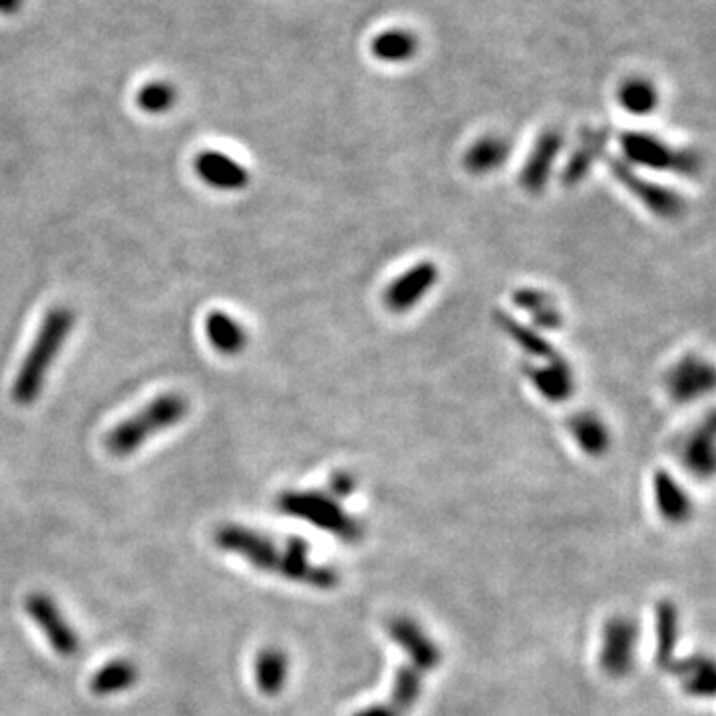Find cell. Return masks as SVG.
<instances>
[{
  "mask_svg": "<svg viewBox=\"0 0 716 716\" xmlns=\"http://www.w3.org/2000/svg\"><path fill=\"white\" fill-rule=\"evenodd\" d=\"M619 158L643 174L697 178L703 172L701 156L691 148H681L665 138L629 130L619 136Z\"/></svg>",
  "mask_w": 716,
  "mask_h": 716,
  "instance_id": "5b68a950",
  "label": "cell"
},
{
  "mask_svg": "<svg viewBox=\"0 0 716 716\" xmlns=\"http://www.w3.org/2000/svg\"><path fill=\"white\" fill-rule=\"evenodd\" d=\"M715 366L699 353H687L677 358L663 376V386L671 402L691 406L715 388Z\"/></svg>",
  "mask_w": 716,
  "mask_h": 716,
  "instance_id": "9c48e42d",
  "label": "cell"
},
{
  "mask_svg": "<svg viewBox=\"0 0 716 716\" xmlns=\"http://www.w3.org/2000/svg\"><path fill=\"white\" fill-rule=\"evenodd\" d=\"M494 319H496V325L500 327V331H502L526 357L532 358L534 362H537V360H549V358H555L557 355H561L545 335H541L534 327L522 323L518 317L510 315L508 311L498 309V311L494 313Z\"/></svg>",
  "mask_w": 716,
  "mask_h": 716,
  "instance_id": "44dd1931",
  "label": "cell"
},
{
  "mask_svg": "<svg viewBox=\"0 0 716 716\" xmlns=\"http://www.w3.org/2000/svg\"><path fill=\"white\" fill-rule=\"evenodd\" d=\"M567 432L575 446L589 458H603L613 444L607 422L591 410H579L567 420Z\"/></svg>",
  "mask_w": 716,
  "mask_h": 716,
  "instance_id": "d6986e66",
  "label": "cell"
},
{
  "mask_svg": "<svg viewBox=\"0 0 716 716\" xmlns=\"http://www.w3.org/2000/svg\"><path fill=\"white\" fill-rule=\"evenodd\" d=\"M617 100H619V106L629 116L645 118V116L655 114V110L659 108L661 96L653 82H649L645 78H631L621 84V88L617 92Z\"/></svg>",
  "mask_w": 716,
  "mask_h": 716,
  "instance_id": "4316f807",
  "label": "cell"
},
{
  "mask_svg": "<svg viewBox=\"0 0 716 716\" xmlns=\"http://www.w3.org/2000/svg\"><path fill=\"white\" fill-rule=\"evenodd\" d=\"M565 148V138L559 130H545L541 132L528 152L520 172L518 183L524 193L528 195H541L559 166V158Z\"/></svg>",
  "mask_w": 716,
  "mask_h": 716,
  "instance_id": "7c38bea8",
  "label": "cell"
},
{
  "mask_svg": "<svg viewBox=\"0 0 716 716\" xmlns=\"http://www.w3.org/2000/svg\"><path fill=\"white\" fill-rule=\"evenodd\" d=\"M609 132L603 128H585L577 138L573 150L559 170L563 187H577L591 176V172L607 158Z\"/></svg>",
  "mask_w": 716,
  "mask_h": 716,
  "instance_id": "5bb4252c",
  "label": "cell"
},
{
  "mask_svg": "<svg viewBox=\"0 0 716 716\" xmlns=\"http://www.w3.org/2000/svg\"><path fill=\"white\" fill-rule=\"evenodd\" d=\"M438 283L440 267L432 259H420L388 281L382 303L392 315H408L434 293Z\"/></svg>",
  "mask_w": 716,
  "mask_h": 716,
  "instance_id": "ba28073f",
  "label": "cell"
},
{
  "mask_svg": "<svg viewBox=\"0 0 716 716\" xmlns=\"http://www.w3.org/2000/svg\"><path fill=\"white\" fill-rule=\"evenodd\" d=\"M388 635L406 653V661L396 671L386 703L360 709L353 716H408L422 697L424 679L442 663L438 643L414 619L394 617Z\"/></svg>",
  "mask_w": 716,
  "mask_h": 716,
  "instance_id": "7a4b0ae2",
  "label": "cell"
},
{
  "mask_svg": "<svg viewBox=\"0 0 716 716\" xmlns=\"http://www.w3.org/2000/svg\"><path fill=\"white\" fill-rule=\"evenodd\" d=\"M189 412V402L179 392L156 396L150 404L116 424L104 438L106 450L116 458L136 454L148 440L179 424Z\"/></svg>",
  "mask_w": 716,
  "mask_h": 716,
  "instance_id": "277c9868",
  "label": "cell"
},
{
  "mask_svg": "<svg viewBox=\"0 0 716 716\" xmlns=\"http://www.w3.org/2000/svg\"><path fill=\"white\" fill-rule=\"evenodd\" d=\"M639 625L633 617L613 615L601 629L599 665L611 679H625L635 669Z\"/></svg>",
  "mask_w": 716,
  "mask_h": 716,
  "instance_id": "30bf717a",
  "label": "cell"
},
{
  "mask_svg": "<svg viewBox=\"0 0 716 716\" xmlns=\"http://www.w3.org/2000/svg\"><path fill=\"white\" fill-rule=\"evenodd\" d=\"M281 514L303 520L317 530L339 537L345 543H358L364 536V528L355 516L345 512L341 500L329 492L317 490H291L277 498Z\"/></svg>",
  "mask_w": 716,
  "mask_h": 716,
  "instance_id": "8992f818",
  "label": "cell"
},
{
  "mask_svg": "<svg viewBox=\"0 0 716 716\" xmlns=\"http://www.w3.org/2000/svg\"><path fill=\"white\" fill-rule=\"evenodd\" d=\"M416 38L406 30H386L372 40V54L386 64H400L414 56Z\"/></svg>",
  "mask_w": 716,
  "mask_h": 716,
  "instance_id": "83f0119b",
  "label": "cell"
},
{
  "mask_svg": "<svg viewBox=\"0 0 716 716\" xmlns=\"http://www.w3.org/2000/svg\"><path fill=\"white\" fill-rule=\"evenodd\" d=\"M357 492V478L351 472H335L329 482V494L337 500H347Z\"/></svg>",
  "mask_w": 716,
  "mask_h": 716,
  "instance_id": "f546056e",
  "label": "cell"
},
{
  "mask_svg": "<svg viewBox=\"0 0 716 716\" xmlns=\"http://www.w3.org/2000/svg\"><path fill=\"white\" fill-rule=\"evenodd\" d=\"M255 679L263 695H281L289 681V655L281 647L263 649L255 661Z\"/></svg>",
  "mask_w": 716,
  "mask_h": 716,
  "instance_id": "cb8c5ba5",
  "label": "cell"
},
{
  "mask_svg": "<svg viewBox=\"0 0 716 716\" xmlns=\"http://www.w3.org/2000/svg\"><path fill=\"white\" fill-rule=\"evenodd\" d=\"M512 156V146L506 138L488 134L478 138L464 154V168L476 178H486L500 172Z\"/></svg>",
  "mask_w": 716,
  "mask_h": 716,
  "instance_id": "ffe728a7",
  "label": "cell"
},
{
  "mask_svg": "<svg viewBox=\"0 0 716 716\" xmlns=\"http://www.w3.org/2000/svg\"><path fill=\"white\" fill-rule=\"evenodd\" d=\"M178 102V90L170 82H150L138 90L136 104L146 114H166Z\"/></svg>",
  "mask_w": 716,
  "mask_h": 716,
  "instance_id": "f1b7e54d",
  "label": "cell"
},
{
  "mask_svg": "<svg viewBox=\"0 0 716 716\" xmlns=\"http://www.w3.org/2000/svg\"><path fill=\"white\" fill-rule=\"evenodd\" d=\"M205 335L209 345L223 357H237L247 349V329L229 313L211 311L205 319Z\"/></svg>",
  "mask_w": 716,
  "mask_h": 716,
  "instance_id": "603a6c76",
  "label": "cell"
},
{
  "mask_svg": "<svg viewBox=\"0 0 716 716\" xmlns=\"http://www.w3.org/2000/svg\"><path fill=\"white\" fill-rule=\"evenodd\" d=\"M193 168L203 183L221 191H239L245 189L251 181L249 170L243 164L215 150L197 154Z\"/></svg>",
  "mask_w": 716,
  "mask_h": 716,
  "instance_id": "2e32d148",
  "label": "cell"
},
{
  "mask_svg": "<svg viewBox=\"0 0 716 716\" xmlns=\"http://www.w3.org/2000/svg\"><path fill=\"white\" fill-rule=\"evenodd\" d=\"M537 396L549 404H565L575 396L577 376L567 358L557 355L549 360H537L524 370Z\"/></svg>",
  "mask_w": 716,
  "mask_h": 716,
  "instance_id": "4fadbf2b",
  "label": "cell"
},
{
  "mask_svg": "<svg viewBox=\"0 0 716 716\" xmlns=\"http://www.w3.org/2000/svg\"><path fill=\"white\" fill-rule=\"evenodd\" d=\"M679 643V609L673 601L665 599L657 607V667L669 671L675 661Z\"/></svg>",
  "mask_w": 716,
  "mask_h": 716,
  "instance_id": "484cf974",
  "label": "cell"
},
{
  "mask_svg": "<svg viewBox=\"0 0 716 716\" xmlns=\"http://www.w3.org/2000/svg\"><path fill=\"white\" fill-rule=\"evenodd\" d=\"M512 305L530 317V327H534L541 335L557 333L565 323L561 307L557 305L553 295L541 287L526 285L516 289L512 293Z\"/></svg>",
  "mask_w": 716,
  "mask_h": 716,
  "instance_id": "e0dca14e",
  "label": "cell"
},
{
  "mask_svg": "<svg viewBox=\"0 0 716 716\" xmlns=\"http://www.w3.org/2000/svg\"><path fill=\"white\" fill-rule=\"evenodd\" d=\"M74 325L76 315L70 307H54L46 313L36 339L30 345V351L26 353L18 374L14 376L10 390L14 404L30 406L38 400L52 364L60 357V351L66 345Z\"/></svg>",
  "mask_w": 716,
  "mask_h": 716,
  "instance_id": "3957f363",
  "label": "cell"
},
{
  "mask_svg": "<svg viewBox=\"0 0 716 716\" xmlns=\"http://www.w3.org/2000/svg\"><path fill=\"white\" fill-rule=\"evenodd\" d=\"M140 679V669L130 659H116L106 663L90 679V691L96 697H110L130 691Z\"/></svg>",
  "mask_w": 716,
  "mask_h": 716,
  "instance_id": "d4e9b609",
  "label": "cell"
},
{
  "mask_svg": "<svg viewBox=\"0 0 716 716\" xmlns=\"http://www.w3.org/2000/svg\"><path fill=\"white\" fill-rule=\"evenodd\" d=\"M24 611L42 631L54 653L62 659L78 657L82 643L74 627L68 623L56 601L46 593H30L24 599Z\"/></svg>",
  "mask_w": 716,
  "mask_h": 716,
  "instance_id": "8fae6325",
  "label": "cell"
},
{
  "mask_svg": "<svg viewBox=\"0 0 716 716\" xmlns=\"http://www.w3.org/2000/svg\"><path fill=\"white\" fill-rule=\"evenodd\" d=\"M213 541L221 551L243 557L255 569L281 575L295 583L327 591L337 587L341 581L337 569L311 561L309 545L301 537H289L283 545H277L273 537L257 530L239 524H225L215 530Z\"/></svg>",
  "mask_w": 716,
  "mask_h": 716,
  "instance_id": "6da1fadb",
  "label": "cell"
},
{
  "mask_svg": "<svg viewBox=\"0 0 716 716\" xmlns=\"http://www.w3.org/2000/svg\"><path fill=\"white\" fill-rule=\"evenodd\" d=\"M605 160L611 178L653 217L663 221H675L687 213L689 203L675 187L631 168L619 156H607Z\"/></svg>",
  "mask_w": 716,
  "mask_h": 716,
  "instance_id": "52a82bcc",
  "label": "cell"
},
{
  "mask_svg": "<svg viewBox=\"0 0 716 716\" xmlns=\"http://www.w3.org/2000/svg\"><path fill=\"white\" fill-rule=\"evenodd\" d=\"M683 687V691L697 699H713L716 689L715 663L705 655H691L687 659H675L669 667Z\"/></svg>",
  "mask_w": 716,
  "mask_h": 716,
  "instance_id": "7402d4cb",
  "label": "cell"
},
{
  "mask_svg": "<svg viewBox=\"0 0 716 716\" xmlns=\"http://www.w3.org/2000/svg\"><path fill=\"white\" fill-rule=\"evenodd\" d=\"M655 504L661 518L669 524H687L693 518L695 506L689 492L669 470H657L653 476Z\"/></svg>",
  "mask_w": 716,
  "mask_h": 716,
  "instance_id": "ac0fdd59",
  "label": "cell"
},
{
  "mask_svg": "<svg viewBox=\"0 0 716 716\" xmlns=\"http://www.w3.org/2000/svg\"><path fill=\"white\" fill-rule=\"evenodd\" d=\"M681 464L697 480H711L715 474L716 428L713 412L697 424L681 444Z\"/></svg>",
  "mask_w": 716,
  "mask_h": 716,
  "instance_id": "9a60e30c",
  "label": "cell"
},
{
  "mask_svg": "<svg viewBox=\"0 0 716 716\" xmlns=\"http://www.w3.org/2000/svg\"><path fill=\"white\" fill-rule=\"evenodd\" d=\"M24 0H0V12L2 14H14L16 10H20Z\"/></svg>",
  "mask_w": 716,
  "mask_h": 716,
  "instance_id": "4dcf8cb0",
  "label": "cell"
}]
</instances>
